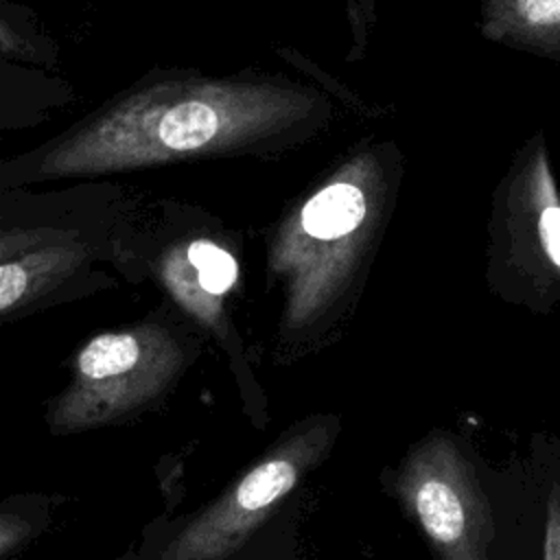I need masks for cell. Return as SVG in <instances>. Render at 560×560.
I'll use <instances>...</instances> for the list:
<instances>
[{
    "instance_id": "1",
    "label": "cell",
    "mask_w": 560,
    "mask_h": 560,
    "mask_svg": "<svg viewBox=\"0 0 560 560\" xmlns=\"http://www.w3.org/2000/svg\"><path fill=\"white\" fill-rule=\"evenodd\" d=\"M186 363V343L164 306L129 326L101 330L79 346L66 387L48 400V431L61 438L131 422L162 402Z\"/></svg>"
},
{
    "instance_id": "2",
    "label": "cell",
    "mask_w": 560,
    "mask_h": 560,
    "mask_svg": "<svg viewBox=\"0 0 560 560\" xmlns=\"http://www.w3.org/2000/svg\"><path fill=\"white\" fill-rule=\"evenodd\" d=\"M335 418H313L287 433L219 499L197 512L166 545L162 560H223L267 521L332 446Z\"/></svg>"
},
{
    "instance_id": "3",
    "label": "cell",
    "mask_w": 560,
    "mask_h": 560,
    "mask_svg": "<svg viewBox=\"0 0 560 560\" xmlns=\"http://www.w3.org/2000/svg\"><path fill=\"white\" fill-rule=\"evenodd\" d=\"M396 494L440 560H488L490 505L451 433L433 431L407 453Z\"/></svg>"
},
{
    "instance_id": "4",
    "label": "cell",
    "mask_w": 560,
    "mask_h": 560,
    "mask_svg": "<svg viewBox=\"0 0 560 560\" xmlns=\"http://www.w3.org/2000/svg\"><path fill=\"white\" fill-rule=\"evenodd\" d=\"M120 219L0 260V326L118 287L114 230Z\"/></svg>"
},
{
    "instance_id": "5",
    "label": "cell",
    "mask_w": 560,
    "mask_h": 560,
    "mask_svg": "<svg viewBox=\"0 0 560 560\" xmlns=\"http://www.w3.org/2000/svg\"><path fill=\"white\" fill-rule=\"evenodd\" d=\"M136 197L118 182L55 188H0V260L116 223Z\"/></svg>"
},
{
    "instance_id": "6",
    "label": "cell",
    "mask_w": 560,
    "mask_h": 560,
    "mask_svg": "<svg viewBox=\"0 0 560 560\" xmlns=\"http://www.w3.org/2000/svg\"><path fill=\"white\" fill-rule=\"evenodd\" d=\"M74 101V85L59 72L0 59V133L37 129Z\"/></svg>"
},
{
    "instance_id": "7",
    "label": "cell",
    "mask_w": 560,
    "mask_h": 560,
    "mask_svg": "<svg viewBox=\"0 0 560 560\" xmlns=\"http://www.w3.org/2000/svg\"><path fill=\"white\" fill-rule=\"evenodd\" d=\"M0 59L59 72L61 46L46 31L35 9L0 0Z\"/></svg>"
},
{
    "instance_id": "8",
    "label": "cell",
    "mask_w": 560,
    "mask_h": 560,
    "mask_svg": "<svg viewBox=\"0 0 560 560\" xmlns=\"http://www.w3.org/2000/svg\"><path fill=\"white\" fill-rule=\"evenodd\" d=\"M61 497L20 492L0 499V560H13L52 523Z\"/></svg>"
},
{
    "instance_id": "9",
    "label": "cell",
    "mask_w": 560,
    "mask_h": 560,
    "mask_svg": "<svg viewBox=\"0 0 560 560\" xmlns=\"http://www.w3.org/2000/svg\"><path fill=\"white\" fill-rule=\"evenodd\" d=\"M365 214L363 192L346 182L319 190L302 210V225L315 238H337L352 232Z\"/></svg>"
},
{
    "instance_id": "10",
    "label": "cell",
    "mask_w": 560,
    "mask_h": 560,
    "mask_svg": "<svg viewBox=\"0 0 560 560\" xmlns=\"http://www.w3.org/2000/svg\"><path fill=\"white\" fill-rule=\"evenodd\" d=\"M542 560H560V486L553 488L547 503Z\"/></svg>"
},
{
    "instance_id": "11",
    "label": "cell",
    "mask_w": 560,
    "mask_h": 560,
    "mask_svg": "<svg viewBox=\"0 0 560 560\" xmlns=\"http://www.w3.org/2000/svg\"><path fill=\"white\" fill-rule=\"evenodd\" d=\"M538 230L549 258L560 267V208L556 206L545 208L540 214Z\"/></svg>"
},
{
    "instance_id": "12",
    "label": "cell",
    "mask_w": 560,
    "mask_h": 560,
    "mask_svg": "<svg viewBox=\"0 0 560 560\" xmlns=\"http://www.w3.org/2000/svg\"><path fill=\"white\" fill-rule=\"evenodd\" d=\"M525 20L536 26L560 22V0H523Z\"/></svg>"
},
{
    "instance_id": "13",
    "label": "cell",
    "mask_w": 560,
    "mask_h": 560,
    "mask_svg": "<svg viewBox=\"0 0 560 560\" xmlns=\"http://www.w3.org/2000/svg\"><path fill=\"white\" fill-rule=\"evenodd\" d=\"M114 560H138V556L133 551H127V553H122V556H118Z\"/></svg>"
}]
</instances>
